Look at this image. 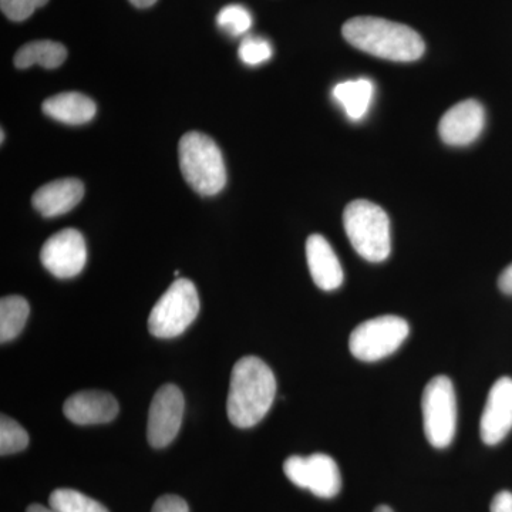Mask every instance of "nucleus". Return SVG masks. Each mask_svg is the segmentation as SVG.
Masks as SVG:
<instances>
[{
    "mask_svg": "<svg viewBox=\"0 0 512 512\" xmlns=\"http://www.w3.org/2000/svg\"><path fill=\"white\" fill-rule=\"evenodd\" d=\"M512 430V379L501 377L491 387L480 421L481 440L497 446Z\"/></svg>",
    "mask_w": 512,
    "mask_h": 512,
    "instance_id": "obj_11",
    "label": "nucleus"
},
{
    "mask_svg": "<svg viewBox=\"0 0 512 512\" xmlns=\"http://www.w3.org/2000/svg\"><path fill=\"white\" fill-rule=\"evenodd\" d=\"M491 512H512L511 491H500L491 501Z\"/></svg>",
    "mask_w": 512,
    "mask_h": 512,
    "instance_id": "obj_26",
    "label": "nucleus"
},
{
    "mask_svg": "<svg viewBox=\"0 0 512 512\" xmlns=\"http://www.w3.org/2000/svg\"><path fill=\"white\" fill-rule=\"evenodd\" d=\"M0 141H2V143H3V141H5V131H3V130L0 131Z\"/></svg>",
    "mask_w": 512,
    "mask_h": 512,
    "instance_id": "obj_32",
    "label": "nucleus"
},
{
    "mask_svg": "<svg viewBox=\"0 0 512 512\" xmlns=\"http://www.w3.org/2000/svg\"><path fill=\"white\" fill-rule=\"evenodd\" d=\"M218 26L231 36L245 35L252 26V16L241 5H229L221 9L217 16Z\"/></svg>",
    "mask_w": 512,
    "mask_h": 512,
    "instance_id": "obj_22",
    "label": "nucleus"
},
{
    "mask_svg": "<svg viewBox=\"0 0 512 512\" xmlns=\"http://www.w3.org/2000/svg\"><path fill=\"white\" fill-rule=\"evenodd\" d=\"M49 505L59 512H110L99 501L72 488H57L50 494Z\"/></svg>",
    "mask_w": 512,
    "mask_h": 512,
    "instance_id": "obj_20",
    "label": "nucleus"
},
{
    "mask_svg": "<svg viewBox=\"0 0 512 512\" xmlns=\"http://www.w3.org/2000/svg\"><path fill=\"white\" fill-rule=\"evenodd\" d=\"M421 412L426 439L434 448H447L457 430V397L447 376L433 377L424 387Z\"/></svg>",
    "mask_w": 512,
    "mask_h": 512,
    "instance_id": "obj_6",
    "label": "nucleus"
},
{
    "mask_svg": "<svg viewBox=\"0 0 512 512\" xmlns=\"http://www.w3.org/2000/svg\"><path fill=\"white\" fill-rule=\"evenodd\" d=\"M485 127L483 104L477 100H464L451 107L441 117L439 133L447 146H470L481 136Z\"/></svg>",
    "mask_w": 512,
    "mask_h": 512,
    "instance_id": "obj_12",
    "label": "nucleus"
},
{
    "mask_svg": "<svg viewBox=\"0 0 512 512\" xmlns=\"http://www.w3.org/2000/svg\"><path fill=\"white\" fill-rule=\"evenodd\" d=\"M276 379L271 367L255 356L235 363L229 383L228 419L238 429H251L262 421L274 403Z\"/></svg>",
    "mask_w": 512,
    "mask_h": 512,
    "instance_id": "obj_1",
    "label": "nucleus"
},
{
    "mask_svg": "<svg viewBox=\"0 0 512 512\" xmlns=\"http://www.w3.org/2000/svg\"><path fill=\"white\" fill-rule=\"evenodd\" d=\"M200 313V296L188 279H177L151 309L148 330L158 339L183 335Z\"/></svg>",
    "mask_w": 512,
    "mask_h": 512,
    "instance_id": "obj_5",
    "label": "nucleus"
},
{
    "mask_svg": "<svg viewBox=\"0 0 512 512\" xmlns=\"http://www.w3.org/2000/svg\"><path fill=\"white\" fill-rule=\"evenodd\" d=\"M30 313L29 302L23 296H5L0 301V342L18 338L25 329Z\"/></svg>",
    "mask_w": 512,
    "mask_h": 512,
    "instance_id": "obj_19",
    "label": "nucleus"
},
{
    "mask_svg": "<svg viewBox=\"0 0 512 512\" xmlns=\"http://www.w3.org/2000/svg\"><path fill=\"white\" fill-rule=\"evenodd\" d=\"M409 333V323L400 316L386 315L366 320L350 335V353L362 362H379L397 352L409 338Z\"/></svg>",
    "mask_w": 512,
    "mask_h": 512,
    "instance_id": "obj_7",
    "label": "nucleus"
},
{
    "mask_svg": "<svg viewBox=\"0 0 512 512\" xmlns=\"http://www.w3.org/2000/svg\"><path fill=\"white\" fill-rule=\"evenodd\" d=\"M43 113L50 119L70 126L89 123L96 116V104L90 97L82 93L69 92L57 94L45 100Z\"/></svg>",
    "mask_w": 512,
    "mask_h": 512,
    "instance_id": "obj_16",
    "label": "nucleus"
},
{
    "mask_svg": "<svg viewBox=\"0 0 512 512\" xmlns=\"http://www.w3.org/2000/svg\"><path fill=\"white\" fill-rule=\"evenodd\" d=\"M306 259L313 282L322 291L332 292L343 284V269L328 239L311 235L306 241Z\"/></svg>",
    "mask_w": 512,
    "mask_h": 512,
    "instance_id": "obj_14",
    "label": "nucleus"
},
{
    "mask_svg": "<svg viewBox=\"0 0 512 512\" xmlns=\"http://www.w3.org/2000/svg\"><path fill=\"white\" fill-rule=\"evenodd\" d=\"M63 413L67 419L79 426L106 424L116 419L119 403L113 394L100 390H84L66 400Z\"/></svg>",
    "mask_w": 512,
    "mask_h": 512,
    "instance_id": "obj_13",
    "label": "nucleus"
},
{
    "mask_svg": "<svg viewBox=\"0 0 512 512\" xmlns=\"http://www.w3.org/2000/svg\"><path fill=\"white\" fill-rule=\"evenodd\" d=\"M33 2H35L36 8H42L49 0H33Z\"/></svg>",
    "mask_w": 512,
    "mask_h": 512,
    "instance_id": "obj_31",
    "label": "nucleus"
},
{
    "mask_svg": "<svg viewBox=\"0 0 512 512\" xmlns=\"http://www.w3.org/2000/svg\"><path fill=\"white\" fill-rule=\"evenodd\" d=\"M284 473L296 487L305 488L316 497L326 500L336 497L342 488L338 464L328 454L291 456L284 463Z\"/></svg>",
    "mask_w": 512,
    "mask_h": 512,
    "instance_id": "obj_8",
    "label": "nucleus"
},
{
    "mask_svg": "<svg viewBox=\"0 0 512 512\" xmlns=\"http://www.w3.org/2000/svg\"><path fill=\"white\" fill-rule=\"evenodd\" d=\"M375 96V84L367 79L348 80L336 84L333 97L352 121L365 119Z\"/></svg>",
    "mask_w": 512,
    "mask_h": 512,
    "instance_id": "obj_17",
    "label": "nucleus"
},
{
    "mask_svg": "<svg viewBox=\"0 0 512 512\" xmlns=\"http://www.w3.org/2000/svg\"><path fill=\"white\" fill-rule=\"evenodd\" d=\"M84 185L77 178H63L43 185L33 194L32 204L46 218L67 214L83 200Z\"/></svg>",
    "mask_w": 512,
    "mask_h": 512,
    "instance_id": "obj_15",
    "label": "nucleus"
},
{
    "mask_svg": "<svg viewBox=\"0 0 512 512\" xmlns=\"http://www.w3.org/2000/svg\"><path fill=\"white\" fill-rule=\"evenodd\" d=\"M26 512H59L55 510L53 507H45V505L42 504H32L29 505L28 510Z\"/></svg>",
    "mask_w": 512,
    "mask_h": 512,
    "instance_id": "obj_28",
    "label": "nucleus"
},
{
    "mask_svg": "<svg viewBox=\"0 0 512 512\" xmlns=\"http://www.w3.org/2000/svg\"><path fill=\"white\" fill-rule=\"evenodd\" d=\"M375 512H394L392 508L387 507V505H380V507H377Z\"/></svg>",
    "mask_w": 512,
    "mask_h": 512,
    "instance_id": "obj_30",
    "label": "nucleus"
},
{
    "mask_svg": "<svg viewBox=\"0 0 512 512\" xmlns=\"http://www.w3.org/2000/svg\"><path fill=\"white\" fill-rule=\"evenodd\" d=\"M43 266L59 279L74 278L87 262L86 241L82 232L66 228L50 237L40 251Z\"/></svg>",
    "mask_w": 512,
    "mask_h": 512,
    "instance_id": "obj_10",
    "label": "nucleus"
},
{
    "mask_svg": "<svg viewBox=\"0 0 512 512\" xmlns=\"http://www.w3.org/2000/svg\"><path fill=\"white\" fill-rule=\"evenodd\" d=\"M343 227L350 244L363 259L379 264L389 258L392 252L389 215L375 202H350L343 212Z\"/></svg>",
    "mask_w": 512,
    "mask_h": 512,
    "instance_id": "obj_3",
    "label": "nucleus"
},
{
    "mask_svg": "<svg viewBox=\"0 0 512 512\" xmlns=\"http://www.w3.org/2000/svg\"><path fill=\"white\" fill-rule=\"evenodd\" d=\"M29 446L28 431L10 417L2 414L0 417V454L9 456V454L20 453Z\"/></svg>",
    "mask_w": 512,
    "mask_h": 512,
    "instance_id": "obj_21",
    "label": "nucleus"
},
{
    "mask_svg": "<svg viewBox=\"0 0 512 512\" xmlns=\"http://www.w3.org/2000/svg\"><path fill=\"white\" fill-rule=\"evenodd\" d=\"M498 286L505 295H512V264L507 266L498 278Z\"/></svg>",
    "mask_w": 512,
    "mask_h": 512,
    "instance_id": "obj_27",
    "label": "nucleus"
},
{
    "mask_svg": "<svg viewBox=\"0 0 512 512\" xmlns=\"http://www.w3.org/2000/svg\"><path fill=\"white\" fill-rule=\"evenodd\" d=\"M151 512H190V507L184 498L168 494L158 498Z\"/></svg>",
    "mask_w": 512,
    "mask_h": 512,
    "instance_id": "obj_25",
    "label": "nucleus"
},
{
    "mask_svg": "<svg viewBox=\"0 0 512 512\" xmlns=\"http://www.w3.org/2000/svg\"><path fill=\"white\" fill-rule=\"evenodd\" d=\"M239 59L248 66H259L272 57V46L264 37L248 36L238 50Z\"/></svg>",
    "mask_w": 512,
    "mask_h": 512,
    "instance_id": "obj_23",
    "label": "nucleus"
},
{
    "mask_svg": "<svg viewBox=\"0 0 512 512\" xmlns=\"http://www.w3.org/2000/svg\"><path fill=\"white\" fill-rule=\"evenodd\" d=\"M0 9L3 15L13 22H23L29 19L37 8L33 0H0Z\"/></svg>",
    "mask_w": 512,
    "mask_h": 512,
    "instance_id": "obj_24",
    "label": "nucleus"
},
{
    "mask_svg": "<svg viewBox=\"0 0 512 512\" xmlns=\"http://www.w3.org/2000/svg\"><path fill=\"white\" fill-rule=\"evenodd\" d=\"M342 33L349 45L390 62H416L426 52L423 37L416 30L375 16L348 20Z\"/></svg>",
    "mask_w": 512,
    "mask_h": 512,
    "instance_id": "obj_2",
    "label": "nucleus"
},
{
    "mask_svg": "<svg viewBox=\"0 0 512 512\" xmlns=\"http://www.w3.org/2000/svg\"><path fill=\"white\" fill-rule=\"evenodd\" d=\"M130 3H133L136 8L146 9L157 3V0H130Z\"/></svg>",
    "mask_w": 512,
    "mask_h": 512,
    "instance_id": "obj_29",
    "label": "nucleus"
},
{
    "mask_svg": "<svg viewBox=\"0 0 512 512\" xmlns=\"http://www.w3.org/2000/svg\"><path fill=\"white\" fill-rule=\"evenodd\" d=\"M184 394L175 384H164L154 394L148 413L147 439L151 447L164 448L173 443L183 423Z\"/></svg>",
    "mask_w": 512,
    "mask_h": 512,
    "instance_id": "obj_9",
    "label": "nucleus"
},
{
    "mask_svg": "<svg viewBox=\"0 0 512 512\" xmlns=\"http://www.w3.org/2000/svg\"><path fill=\"white\" fill-rule=\"evenodd\" d=\"M66 57L67 49L62 43L36 40L20 47L15 55V66L18 69H29L33 64H40L45 69H56L62 66Z\"/></svg>",
    "mask_w": 512,
    "mask_h": 512,
    "instance_id": "obj_18",
    "label": "nucleus"
},
{
    "mask_svg": "<svg viewBox=\"0 0 512 512\" xmlns=\"http://www.w3.org/2000/svg\"><path fill=\"white\" fill-rule=\"evenodd\" d=\"M180 167L192 190L205 197L217 195L227 184V170L220 147L198 131L184 134L178 146Z\"/></svg>",
    "mask_w": 512,
    "mask_h": 512,
    "instance_id": "obj_4",
    "label": "nucleus"
}]
</instances>
